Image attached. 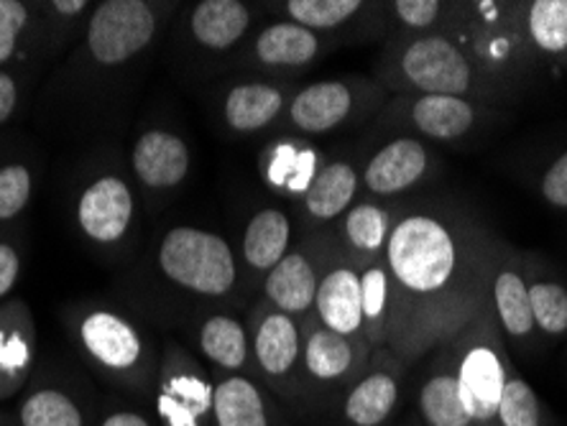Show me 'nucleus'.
Masks as SVG:
<instances>
[{"label":"nucleus","mask_w":567,"mask_h":426,"mask_svg":"<svg viewBox=\"0 0 567 426\" xmlns=\"http://www.w3.org/2000/svg\"><path fill=\"white\" fill-rule=\"evenodd\" d=\"M506 246L453 207H399L386 248L391 322L386 347L414 365L488 306Z\"/></svg>","instance_id":"1"},{"label":"nucleus","mask_w":567,"mask_h":426,"mask_svg":"<svg viewBox=\"0 0 567 426\" xmlns=\"http://www.w3.org/2000/svg\"><path fill=\"white\" fill-rule=\"evenodd\" d=\"M179 3L103 0L95 3L78 44L66 54L52 85L72 113H103L141 82L164 46Z\"/></svg>","instance_id":"2"},{"label":"nucleus","mask_w":567,"mask_h":426,"mask_svg":"<svg viewBox=\"0 0 567 426\" xmlns=\"http://www.w3.org/2000/svg\"><path fill=\"white\" fill-rule=\"evenodd\" d=\"M373 80L391 95H445L498 107L512 103L514 92L475 64L447 31L424 37H389Z\"/></svg>","instance_id":"3"},{"label":"nucleus","mask_w":567,"mask_h":426,"mask_svg":"<svg viewBox=\"0 0 567 426\" xmlns=\"http://www.w3.org/2000/svg\"><path fill=\"white\" fill-rule=\"evenodd\" d=\"M64 324L97 378L131 398H152L162 345L138 316L105 302H80L66 309Z\"/></svg>","instance_id":"4"},{"label":"nucleus","mask_w":567,"mask_h":426,"mask_svg":"<svg viewBox=\"0 0 567 426\" xmlns=\"http://www.w3.org/2000/svg\"><path fill=\"white\" fill-rule=\"evenodd\" d=\"M154 279L199 312L244 302L238 253L220 232L197 225H174L152 250ZM197 312V314H199Z\"/></svg>","instance_id":"5"},{"label":"nucleus","mask_w":567,"mask_h":426,"mask_svg":"<svg viewBox=\"0 0 567 426\" xmlns=\"http://www.w3.org/2000/svg\"><path fill=\"white\" fill-rule=\"evenodd\" d=\"M264 6L244 0H197L179 6L164 49L174 72L195 82L225 77L251 33L261 27Z\"/></svg>","instance_id":"6"},{"label":"nucleus","mask_w":567,"mask_h":426,"mask_svg":"<svg viewBox=\"0 0 567 426\" xmlns=\"http://www.w3.org/2000/svg\"><path fill=\"white\" fill-rule=\"evenodd\" d=\"M138 220V189L123 166L100 162L82 174L72 195V222L90 250L123 258L136 246Z\"/></svg>","instance_id":"7"},{"label":"nucleus","mask_w":567,"mask_h":426,"mask_svg":"<svg viewBox=\"0 0 567 426\" xmlns=\"http://www.w3.org/2000/svg\"><path fill=\"white\" fill-rule=\"evenodd\" d=\"M455 367L457 388L473 426H498V406L512 357L491 306L481 309L457 335L442 345Z\"/></svg>","instance_id":"8"},{"label":"nucleus","mask_w":567,"mask_h":426,"mask_svg":"<svg viewBox=\"0 0 567 426\" xmlns=\"http://www.w3.org/2000/svg\"><path fill=\"white\" fill-rule=\"evenodd\" d=\"M445 31L483 72L512 92L535 56L524 37L519 3H455Z\"/></svg>","instance_id":"9"},{"label":"nucleus","mask_w":567,"mask_h":426,"mask_svg":"<svg viewBox=\"0 0 567 426\" xmlns=\"http://www.w3.org/2000/svg\"><path fill=\"white\" fill-rule=\"evenodd\" d=\"M386 103L389 92L363 74L310 82V85H299L291 95L279 133L307 141L332 136V133L379 118Z\"/></svg>","instance_id":"10"},{"label":"nucleus","mask_w":567,"mask_h":426,"mask_svg":"<svg viewBox=\"0 0 567 426\" xmlns=\"http://www.w3.org/2000/svg\"><path fill=\"white\" fill-rule=\"evenodd\" d=\"M302 332V419L328 422L346 391L365 371L377 347L324 330L315 316L305 320Z\"/></svg>","instance_id":"11"},{"label":"nucleus","mask_w":567,"mask_h":426,"mask_svg":"<svg viewBox=\"0 0 567 426\" xmlns=\"http://www.w3.org/2000/svg\"><path fill=\"white\" fill-rule=\"evenodd\" d=\"M246 322L251 332L256 378L289 408L295 419H302V322L258 297L246 312Z\"/></svg>","instance_id":"12"},{"label":"nucleus","mask_w":567,"mask_h":426,"mask_svg":"<svg viewBox=\"0 0 567 426\" xmlns=\"http://www.w3.org/2000/svg\"><path fill=\"white\" fill-rule=\"evenodd\" d=\"M338 49V41L320 37V33L299 27V23L271 19L251 33V39L233 60L225 77L297 82Z\"/></svg>","instance_id":"13"},{"label":"nucleus","mask_w":567,"mask_h":426,"mask_svg":"<svg viewBox=\"0 0 567 426\" xmlns=\"http://www.w3.org/2000/svg\"><path fill=\"white\" fill-rule=\"evenodd\" d=\"M148 401L158 426H213L210 367L185 342L166 335Z\"/></svg>","instance_id":"14"},{"label":"nucleus","mask_w":567,"mask_h":426,"mask_svg":"<svg viewBox=\"0 0 567 426\" xmlns=\"http://www.w3.org/2000/svg\"><path fill=\"white\" fill-rule=\"evenodd\" d=\"M498 107L473 100L445 95H391L379 113L377 125L399 131L396 136H412L427 144H455L486 128Z\"/></svg>","instance_id":"15"},{"label":"nucleus","mask_w":567,"mask_h":426,"mask_svg":"<svg viewBox=\"0 0 567 426\" xmlns=\"http://www.w3.org/2000/svg\"><path fill=\"white\" fill-rule=\"evenodd\" d=\"M297 82L264 77H230L210 95L213 118L220 133L233 138H254L279 131Z\"/></svg>","instance_id":"16"},{"label":"nucleus","mask_w":567,"mask_h":426,"mask_svg":"<svg viewBox=\"0 0 567 426\" xmlns=\"http://www.w3.org/2000/svg\"><path fill=\"white\" fill-rule=\"evenodd\" d=\"M410 365L394 350H373L365 371L358 375L336 412L328 419L330 426H394L399 406H402Z\"/></svg>","instance_id":"17"},{"label":"nucleus","mask_w":567,"mask_h":426,"mask_svg":"<svg viewBox=\"0 0 567 426\" xmlns=\"http://www.w3.org/2000/svg\"><path fill=\"white\" fill-rule=\"evenodd\" d=\"M128 174L148 207L164 205L185 187L192 174L187 138L169 125L138 131L128 152Z\"/></svg>","instance_id":"18"},{"label":"nucleus","mask_w":567,"mask_h":426,"mask_svg":"<svg viewBox=\"0 0 567 426\" xmlns=\"http://www.w3.org/2000/svg\"><path fill=\"white\" fill-rule=\"evenodd\" d=\"M330 250V230L307 232L299 243L289 248L277 269L266 276L258 289V299L305 324V320L312 316L317 287H320Z\"/></svg>","instance_id":"19"},{"label":"nucleus","mask_w":567,"mask_h":426,"mask_svg":"<svg viewBox=\"0 0 567 426\" xmlns=\"http://www.w3.org/2000/svg\"><path fill=\"white\" fill-rule=\"evenodd\" d=\"M93 388L62 367H37L16 406L19 426H90L97 412Z\"/></svg>","instance_id":"20"},{"label":"nucleus","mask_w":567,"mask_h":426,"mask_svg":"<svg viewBox=\"0 0 567 426\" xmlns=\"http://www.w3.org/2000/svg\"><path fill=\"white\" fill-rule=\"evenodd\" d=\"M266 15L299 23L320 37L338 41L340 46L350 41H371L386 37L383 3H363V0H284L266 3Z\"/></svg>","instance_id":"21"},{"label":"nucleus","mask_w":567,"mask_h":426,"mask_svg":"<svg viewBox=\"0 0 567 426\" xmlns=\"http://www.w3.org/2000/svg\"><path fill=\"white\" fill-rule=\"evenodd\" d=\"M437 156L430 144L412 136H394L361 166V195L394 202L435 174Z\"/></svg>","instance_id":"22"},{"label":"nucleus","mask_w":567,"mask_h":426,"mask_svg":"<svg viewBox=\"0 0 567 426\" xmlns=\"http://www.w3.org/2000/svg\"><path fill=\"white\" fill-rule=\"evenodd\" d=\"M189 350L203 361L210 373L254 375L251 332L246 314L240 316L236 306H218L199 312L189 320Z\"/></svg>","instance_id":"23"},{"label":"nucleus","mask_w":567,"mask_h":426,"mask_svg":"<svg viewBox=\"0 0 567 426\" xmlns=\"http://www.w3.org/2000/svg\"><path fill=\"white\" fill-rule=\"evenodd\" d=\"M213 426H295V416L254 375L213 373Z\"/></svg>","instance_id":"24"},{"label":"nucleus","mask_w":567,"mask_h":426,"mask_svg":"<svg viewBox=\"0 0 567 426\" xmlns=\"http://www.w3.org/2000/svg\"><path fill=\"white\" fill-rule=\"evenodd\" d=\"M312 316L324 330L369 342L361 312V269L340 253L336 240H332V250L324 263L320 287H317Z\"/></svg>","instance_id":"25"},{"label":"nucleus","mask_w":567,"mask_h":426,"mask_svg":"<svg viewBox=\"0 0 567 426\" xmlns=\"http://www.w3.org/2000/svg\"><path fill=\"white\" fill-rule=\"evenodd\" d=\"M291 238H295V220L284 207L266 205L248 217L240 248L236 250L240 279H244V297L258 294L266 276L277 269V263L295 246Z\"/></svg>","instance_id":"26"},{"label":"nucleus","mask_w":567,"mask_h":426,"mask_svg":"<svg viewBox=\"0 0 567 426\" xmlns=\"http://www.w3.org/2000/svg\"><path fill=\"white\" fill-rule=\"evenodd\" d=\"M361 197V166L350 158H328L310 189L295 202V217L302 236L328 230Z\"/></svg>","instance_id":"27"},{"label":"nucleus","mask_w":567,"mask_h":426,"mask_svg":"<svg viewBox=\"0 0 567 426\" xmlns=\"http://www.w3.org/2000/svg\"><path fill=\"white\" fill-rule=\"evenodd\" d=\"M39 367V330L21 297L0 304V404L21 396Z\"/></svg>","instance_id":"28"},{"label":"nucleus","mask_w":567,"mask_h":426,"mask_svg":"<svg viewBox=\"0 0 567 426\" xmlns=\"http://www.w3.org/2000/svg\"><path fill=\"white\" fill-rule=\"evenodd\" d=\"M396 212L399 207L394 202L358 197V202L340 220L332 222L328 230L340 253L363 271L365 266L377 263L386 256Z\"/></svg>","instance_id":"29"},{"label":"nucleus","mask_w":567,"mask_h":426,"mask_svg":"<svg viewBox=\"0 0 567 426\" xmlns=\"http://www.w3.org/2000/svg\"><path fill=\"white\" fill-rule=\"evenodd\" d=\"M54 56L41 6L0 0V70H41Z\"/></svg>","instance_id":"30"},{"label":"nucleus","mask_w":567,"mask_h":426,"mask_svg":"<svg viewBox=\"0 0 567 426\" xmlns=\"http://www.w3.org/2000/svg\"><path fill=\"white\" fill-rule=\"evenodd\" d=\"M324 156L312 141L287 136L279 133L271 144L264 146L258 156V174H261L264 187L271 195L287 197L297 202L299 197L310 189L317 172L322 169Z\"/></svg>","instance_id":"31"},{"label":"nucleus","mask_w":567,"mask_h":426,"mask_svg":"<svg viewBox=\"0 0 567 426\" xmlns=\"http://www.w3.org/2000/svg\"><path fill=\"white\" fill-rule=\"evenodd\" d=\"M488 306L494 312L504 342H524L535 335V316L529 304V281L527 269L519 253L506 248L502 261H498L494 279H491Z\"/></svg>","instance_id":"32"},{"label":"nucleus","mask_w":567,"mask_h":426,"mask_svg":"<svg viewBox=\"0 0 567 426\" xmlns=\"http://www.w3.org/2000/svg\"><path fill=\"white\" fill-rule=\"evenodd\" d=\"M416 416L424 426H473L465 414L455 367L445 347L432 353L430 367L416 388Z\"/></svg>","instance_id":"33"},{"label":"nucleus","mask_w":567,"mask_h":426,"mask_svg":"<svg viewBox=\"0 0 567 426\" xmlns=\"http://www.w3.org/2000/svg\"><path fill=\"white\" fill-rule=\"evenodd\" d=\"M453 13L455 3H442V0H391V3H383L386 39L445 31L453 21Z\"/></svg>","instance_id":"34"},{"label":"nucleus","mask_w":567,"mask_h":426,"mask_svg":"<svg viewBox=\"0 0 567 426\" xmlns=\"http://www.w3.org/2000/svg\"><path fill=\"white\" fill-rule=\"evenodd\" d=\"M519 19L532 52H567V0H532V3H522Z\"/></svg>","instance_id":"35"},{"label":"nucleus","mask_w":567,"mask_h":426,"mask_svg":"<svg viewBox=\"0 0 567 426\" xmlns=\"http://www.w3.org/2000/svg\"><path fill=\"white\" fill-rule=\"evenodd\" d=\"M361 312L371 347H386L391 322V279L386 256L361 271Z\"/></svg>","instance_id":"36"},{"label":"nucleus","mask_w":567,"mask_h":426,"mask_svg":"<svg viewBox=\"0 0 567 426\" xmlns=\"http://www.w3.org/2000/svg\"><path fill=\"white\" fill-rule=\"evenodd\" d=\"M37 169L27 158H0V228L19 220L37 195Z\"/></svg>","instance_id":"37"},{"label":"nucleus","mask_w":567,"mask_h":426,"mask_svg":"<svg viewBox=\"0 0 567 426\" xmlns=\"http://www.w3.org/2000/svg\"><path fill=\"white\" fill-rule=\"evenodd\" d=\"M498 426H547L545 406L529 381L512 365L498 406Z\"/></svg>","instance_id":"38"},{"label":"nucleus","mask_w":567,"mask_h":426,"mask_svg":"<svg viewBox=\"0 0 567 426\" xmlns=\"http://www.w3.org/2000/svg\"><path fill=\"white\" fill-rule=\"evenodd\" d=\"M529 304L535 328L542 335H565L567 332V289L549 279H529Z\"/></svg>","instance_id":"39"},{"label":"nucleus","mask_w":567,"mask_h":426,"mask_svg":"<svg viewBox=\"0 0 567 426\" xmlns=\"http://www.w3.org/2000/svg\"><path fill=\"white\" fill-rule=\"evenodd\" d=\"M39 70H0V128L27 111L33 77Z\"/></svg>","instance_id":"40"},{"label":"nucleus","mask_w":567,"mask_h":426,"mask_svg":"<svg viewBox=\"0 0 567 426\" xmlns=\"http://www.w3.org/2000/svg\"><path fill=\"white\" fill-rule=\"evenodd\" d=\"M90 426H158V424L154 419V414H148L146 408L133 406L131 401L111 398L97 406Z\"/></svg>","instance_id":"41"},{"label":"nucleus","mask_w":567,"mask_h":426,"mask_svg":"<svg viewBox=\"0 0 567 426\" xmlns=\"http://www.w3.org/2000/svg\"><path fill=\"white\" fill-rule=\"evenodd\" d=\"M23 276V248L13 236H0V304L13 297Z\"/></svg>","instance_id":"42"},{"label":"nucleus","mask_w":567,"mask_h":426,"mask_svg":"<svg viewBox=\"0 0 567 426\" xmlns=\"http://www.w3.org/2000/svg\"><path fill=\"white\" fill-rule=\"evenodd\" d=\"M542 197L553 207L567 210V152L555 158V164L542 177Z\"/></svg>","instance_id":"43"},{"label":"nucleus","mask_w":567,"mask_h":426,"mask_svg":"<svg viewBox=\"0 0 567 426\" xmlns=\"http://www.w3.org/2000/svg\"><path fill=\"white\" fill-rule=\"evenodd\" d=\"M0 426H19V422H16V414L0 408Z\"/></svg>","instance_id":"44"},{"label":"nucleus","mask_w":567,"mask_h":426,"mask_svg":"<svg viewBox=\"0 0 567 426\" xmlns=\"http://www.w3.org/2000/svg\"><path fill=\"white\" fill-rule=\"evenodd\" d=\"M394 426H424V424H422V419H420V416H416V414H406L404 419L396 422Z\"/></svg>","instance_id":"45"}]
</instances>
